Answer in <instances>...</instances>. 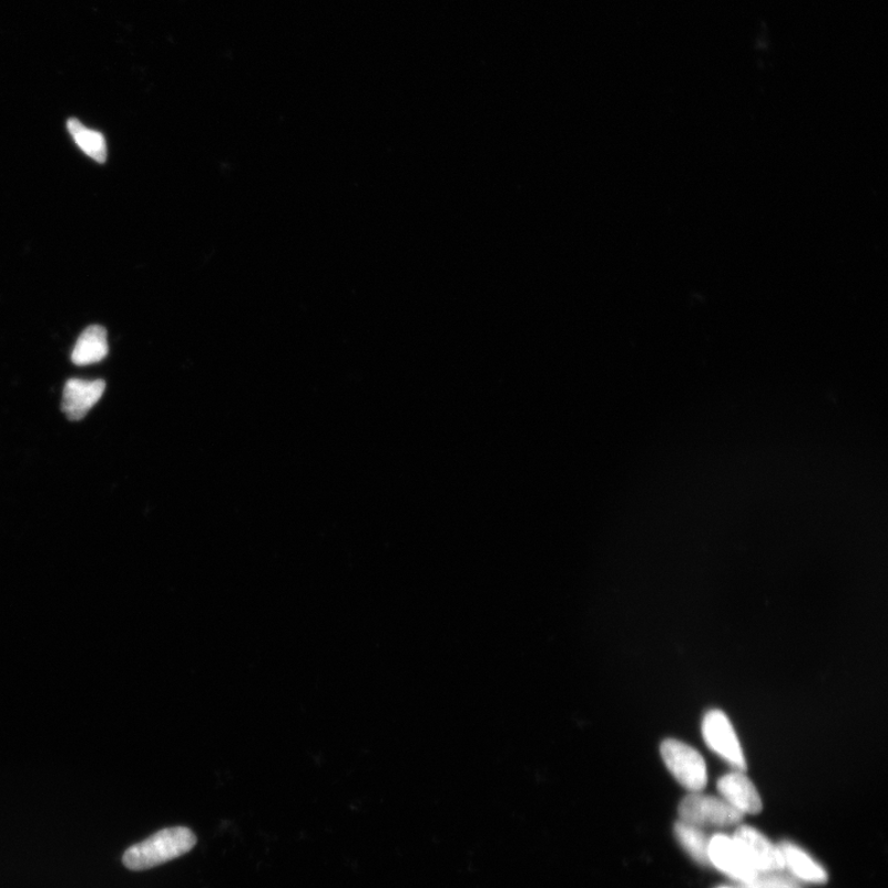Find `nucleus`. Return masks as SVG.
I'll list each match as a JSON object with an SVG mask.
<instances>
[{
  "label": "nucleus",
  "mask_w": 888,
  "mask_h": 888,
  "mask_svg": "<svg viewBox=\"0 0 888 888\" xmlns=\"http://www.w3.org/2000/svg\"><path fill=\"white\" fill-rule=\"evenodd\" d=\"M196 837L190 828L173 827L162 829L144 841L130 847L123 857L129 870L142 871L155 868L190 853Z\"/></svg>",
  "instance_id": "nucleus-1"
},
{
  "label": "nucleus",
  "mask_w": 888,
  "mask_h": 888,
  "mask_svg": "<svg viewBox=\"0 0 888 888\" xmlns=\"http://www.w3.org/2000/svg\"><path fill=\"white\" fill-rule=\"evenodd\" d=\"M722 888H731V887H722Z\"/></svg>",
  "instance_id": "nucleus-14"
},
{
  "label": "nucleus",
  "mask_w": 888,
  "mask_h": 888,
  "mask_svg": "<svg viewBox=\"0 0 888 888\" xmlns=\"http://www.w3.org/2000/svg\"><path fill=\"white\" fill-rule=\"evenodd\" d=\"M667 770L690 793H701L707 785V766L704 756L684 742L666 739L661 747Z\"/></svg>",
  "instance_id": "nucleus-3"
},
{
  "label": "nucleus",
  "mask_w": 888,
  "mask_h": 888,
  "mask_svg": "<svg viewBox=\"0 0 888 888\" xmlns=\"http://www.w3.org/2000/svg\"><path fill=\"white\" fill-rule=\"evenodd\" d=\"M703 736L707 747L725 759L737 772L747 770L742 745L725 712L710 711L703 722Z\"/></svg>",
  "instance_id": "nucleus-4"
},
{
  "label": "nucleus",
  "mask_w": 888,
  "mask_h": 888,
  "mask_svg": "<svg viewBox=\"0 0 888 888\" xmlns=\"http://www.w3.org/2000/svg\"><path fill=\"white\" fill-rule=\"evenodd\" d=\"M717 789L723 799L742 815H758L763 803L758 789L743 772H732L722 776Z\"/></svg>",
  "instance_id": "nucleus-8"
},
{
  "label": "nucleus",
  "mask_w": 888,
  "mask_h": 888,
  "mask_svg": "<svg viewBox=\"0 0 888 888\" xmlns=\"http://www.w3.org/2000/svg\"><path fill=\"white\" fill-rule=\"evenodd\" d=\"M708 860L717 870L743 885L758 876V871L754 869L739 844L726 835H716L710 838Z\"/></svg>",
  "instance_id": "nucleus-5"
},
{
  "label": "nucleus",
  "mask_w": 888,
  "mask_h": 888,
  "mask_svg": "<svg viewBox=\"0 0 888 888\" xmlns=\"http://www.w3.org/2000/svg\"><path fill=\"white\" fill-rule=\"evenodd\" d=\"M785 863V868L792 870L797 879L808 884H825L828 881V874L824 866L809 857L802 848L789 841H784L778 846Z\"/></svg>",
  "instance_id": "nucleus-9"
},
{
  "label": "nucleus",
  "mask_w": 888,
  "mask_h": 888,
  "mask_svg": "<svg viewBox=\"0 0 888 888\" xmlns=\"http://www.w3.org/2000/svg\"><path fill=\"white\" fill-rule=\"evenodd\" d=\"M678 816L700 828H727L739 825L744 815L722 797L691 793L680 804Z\"/></svg>",
  "instance_id": "nucleus-2"
},
{
  "label": "nucleus",
  "mask_w": 888,
  "mask_h": 888,
  "mask_svg": "<svg viewBox=\"0 0 888 888\" xmlns=\"http://www.w3.org/2000/svg\"><path fill=\"white\" fill-rule=\"evenodd\" d=\"M743 888H799L798 885L787 879V877L777 875V872L758 874L754 880L744 884Z\"/></svg>",
  "instance_id": "nucleus-13"
},
{
  "label": "nucleus",
  "mask_w": 888,
  "mask_h": 888,
  "mask_svg": "<svg viewBox=\"0 0 888 888\" xmlns=\"http://www.w3.org/2000/svg\"><path fill=\"white\" fill-rule=\"evenodd\" d=\"M675 837L680 846L700 865H708V843L710 838L703 828L686 824L680 819L676 821Z\"/></svg>",
  "instance_id": "nucleus-11"
},
{
  "label": "nucleus",
  "mask_w": 888,
  "mask_h": 888,
  "mask_svg": "<svg viewBox=\"0 0 888 888\" xmlns=\"http://www.w3.org/2000/svg\"><path fill=\"white\" fill-rule=\"evenodd\" d=\"M68 127L75 144L80 146L86 156H90L99 163H104L106 161V142L101 133L85 127L80 120L76 119H70Z\"/></svg>",
  "instance_id": "nucleus-12"
},
{
  "label": "nucleus",
  "mask_w": 888,
  "mask_h": 888,
  "mask_svg": "<svg viewBox=\"0 0 888 888\" xmlns=\"http://www.w3.org/2000/svg\"><path fill=\"white\" fill-rule=\"evenodd\" d=\"M747 855L758 874L778 872L785 869L783 854L778 847L753 827L741 826L733 836Z\"/></svg>",
  "instance_id": "nucleus-6"
},
{
  "label": "nucleus",
  "mask_w": 888,
  "mask_h": 888,
  "mask_svg": "<svg viewBox=\"0 0 888 888\" xmlns=\"http://www.w3.org/2000/svg\"><path fill=\"white\" fill-rule=\"evenodd\" d=\"M109 354L108 334L103 326L86 327L76 339L72 353L75 366H91L102 361Z\"/></svg>",
  "instance_id": "nucleus-10"
},
{
  "label": "nucleus",
  "mask_w": 888,
  "mask_h": 888,
  "mask_svg": "<svg viewBox=\"0 0 888 888\" xmlns=\"http://www.w3.org/2000/svg\"><path fill=\"white\" fill-rule=\"evenodd\" d=\"M106 384L104 380L70 379L65 382L62 411L71 421H81L94 405L102 399Z\"/></svg>",
  "instance_id": "nucleus-7"
}]
</instances>
